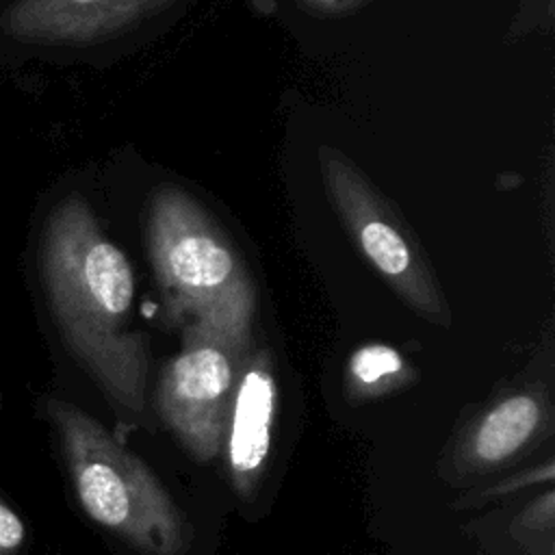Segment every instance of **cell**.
<instances>
[{
	"label": "cell",
	"instance_id": "cell-11",
	"mask_svg": "<svg viewBox=\"0 0 555 555\" xmlns=\"http://www.w3.org/2000/svg\"><path fill=\"white\" fill-rule=\"evenodd\" d=\"M306 11L321 17H343L360 11L371 0H297Z\"/></svg>",
	"mask_w": 555,
	"mask_h": 555
},
{
	"label": "cell",
	"instance_id": "cell-7",
	"mask_svg": "<svg viewBox=\"0 0 555 555\" xmlns=\"http://www.w3.org/2000/svg\"><path fill=\"white\" fill-rule=\"evenodd\" d=\"M278 412V379L267 349H251L243 362L232 397L223 447L234 492L247 499L256 492L271 455Z\"/></svg>",
	"mask_w": 555,
	"mask_h": 555
},
{
	"label": "cell",
	"instance_id": "cell-4",
	"mask_svg": "<svg viewBox=\"0 0 555 555\" xmlns=\"http://www.w3.org/2000/svg\"><path fill=\"white\" fill-rule=\"evenodd\" d=\"M317 160L327 199L360 254L418 317L442 327L451 325L440 282L397 206L334 145H321Z\"/></svg>",
	"mask_w": 555,
	"mask_h": 555
},
{
	"label": "cell",
	"instance_id": "cell-8",
	"mask_svg": "<svg viewBox=\"0 0 555 555\" xmlns=\"http://www.w3.org/2000/svg\"><path fill=\"white\" fill-rule=\"evenodd\" d=\"M551 427V405L542 388L503 395L477 414L453 449V468L462 475L496 470L538 442Z\"/></svg>",
	"mask_w": 555,
	"mask_h": 555
},
{
	"label": "cell",
	"instance_id": "cell-9",
	"mask_svg": "<svg viewBox=\"0 0 555 555\" xmlns=\"http://www.w3.org/2000/svg\"><path fill=\"white\" fill-rule=\"evenodd\" d=\"M351 399H375L414 379V369L390 345L369 343L356 349L345 371Z\"/></svg>",
	"mask_w": 555,
	"mask_h": 555
},
{
	"label": "cell",
	"instance_id": "cell-3",
	"mask_svg": "<svg viewBox=\"0 0 555 555\" xmlns=\"http://www.w3.org/2000/svg\"><path fill=\"white\" fill-rule=\"evenodd\" d=\"M46 414L85 514L141 555H186L189 522L154 470L78 405L52 397Z\"/></svg>",
	"mask_w": 555,
	"mask_h": 555
},
{
	"label": "cell",
	"instance_id": "cell-1",
	"mask_svg": "<svg viewBox=\"0 0 555 555\" xmlns=\"http://www.w3.org/2000/svg\"><path fill=\"white\" fill-rule=\"evenodd\" d=\"M37 271L65 347L119 412L141 418L150 362L145 334L130 327L132 264L82 195L72 193L50 208Z\"/></svg>",
	"mask_w": 555,
	"mask_h": 555
},
{
	"label": "cell",
	"instance_id": "cell-5",
	"mask_svg": "<svg viewBox=\"0 0 555 555\" xmlns=\"http://www.w3.org/2000/svg\"><path fill=\"white\" fill-rule=\"evenodd\" d=\"M247 356L204 325L186 323L180 351L160 373L156 410L180 444L202 462L221 453L232 397Z\"/></svg>",
	"mask_w": 555,
	"mask_h": 555
},
{
	"label": "cell",
	"instance_id": "cell-10",
	"mask_svg": "<svg viewBox=\"0 0 555 555\" xmlns=\"http://www.w3.org/2000/svg\"><path fill=\"white\" fill-rule=\"evenodd\" d=\"M26 540V527L20 514L0 501V555H17Z\"/></svg>",
	"mask_w": 555,
	"mask_h": 555
},
{
	"label": "cell",
	"instance_id": "cell-2",
	"mask_svg": "<svg viewBox=\"0 0 555 555\" xmlns=\"http://www.w3.org/2000/svg\"><path fill=\"white\" fill-rule=\"evenodd\" d=\"M147 258L171 323H199L251 351L256 284L230 234L193 195L158 186L147 204Z\"/></svg>",
	"mask_w": 555,
	"mask_h": 555
},
{
	"label": "cell",
	"instance_id": "cell-6",
	"mask_svg": "<svg viewBox=\"0 0 555 555\" xmlns=\"http://www.w3.org/2000/svg\"><path fill=\"white\" fill-rule=\"evenodd\" d=\"M180 0H11L4 35L26 46H91L124 35Z\"/></svg>",
	"mask_w": 555,
	"mask_h": 555
}]
</instances>
